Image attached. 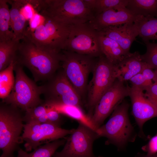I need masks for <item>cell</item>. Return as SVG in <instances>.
<instances>
[{
  "instance_id": "obj_24",
  "label": "cell",
  "mask_w": 157,
  "mask_h": 157,
  "mask_svg": "<svg viewBox=\"0 0 157 157\" xmlns=\"http://www.w3.org/2000/svg\"><path fill=\"white\" fill-rule=\"evenodd\" d=\"M66 141L65 138L56 140L39 147L30 153L19 148L17 150V157H51L60 147L65 144Z\"/></svg>"
},
{
  "instance_id": "obj_6",
  "label": "cell",
  "mask_w": 157,
  "mask_h": 157,
  "mask_svg": "<svg viewBox=\"0 0 157 157\" xmlns=\"http://www.w3.org/2000/svg\"><path fill=\"white\" fill-rule=\"evenodd\" d=\"M93 57L65 50L61 53L62 70L81 97L87 89L89 75L96 63Z\"/></svg>"
},
{
  "instance_id": "obj_8",
  "label": "cell",
  "mask_w": 157,
  "mask_h": 157,
  "mask_svg": "<svg viewBox=\"0 0 157 157\" xmlns=\"http://www.w3.org/2000/svg\"><path fill=\"white\" fill-rule=\"evenodd\" d=\"M64 50L93 57H99L102 54L99 32L89 22L71 26Z\"/></svg>"
},
{
  "instance_id": "obj_9",
  "label": "cell",
  "mask_w": 157,
  "mask_h": 157,
  "mask_svg": "<svg viewBox=\"0 0 157 157\" xmlns=\"http://www.w3.org/2000/svg\"><path fill=\"white\" fill-rule=\"evenodd\" d=\"M129 107V104L124 101L115 108L106 123L97 129L99 137H106L109 141L119 147L125 144L133 129L128 117Z\"/></svg>"
},
{
  "instance_id": "obj_29",
  "label": "cell",
  "mask_w": 157,
  "mask_h": 157,
  "mask_svg": "<svg viewBox=\"0 0 157 157\" xmlns=\"http://www.w3.org/2000/svg\"><path fill=\"white\" fill-rule=\"evenodd\" d=\"M16 63V60L12 61L7 67L0 71V86L6 85L13 88L15 81L13 72Z\"/></svg>"
},
{
  "instance_id": "obj_25",
  "label": "cell",
  "mask_w": 157,
  "mask_h": 157,
  "mask_svg": "<svg viewBox=\"0 0 157 157\" xmlns=\"http://www.w3.org/2000/svg\"><path fill=\"white\" fill-rule=\"evenodd\" d=\"M8 0H0V42L14 39L10 27V9L7 3Z\"/></svg>"
},
{
  "instance_id": "obj_11",
  "label": "cell",
  "mask_w": 157,
  "mask_h": 157,
  "mask_svg": "<svg viewBox=\"0 0 157 157\" xmlns=\"http://www.w3.org/2000/svg\"><path fill=\"white\" fill-rule=\"evenodd\" d=\"M74 129H62L50 124L31 122L24 124L22 136L25 142L24 146L26 151H30L42 144L64 138Z\"/></svg>"
},
{
  "instance_id": "obj_15",
  "label": "cell",
  "mask_w": 157,
  "mask_h": 157,
  "mask_svg": "<svg viewBox=\"0 0 157 157\" xmlns=\"http://www.w3.org/2000/svg\"><path fill=\"white\" fill-rule=\"evenodd\" d=\"M138 16L133 14L125 7L111 9L96 15L89 22L98 31L106 27L134 22Z\"/></svg>"
},
{
  "instance_id": "obj_30",
  "label": "cell",
  "mask_w": 157,
  "mask_h": 157,
  "mask_svg": "<svg viewBox=\"0 0 157 157\" xmlns=\"http://www.w3.org/2000/svg\"><path fill=\"white\" fill-rule=\"evenodd\" d=\"M50 109L44 102L25 112V115L24 116V122L26 123H28L44 115Z\"/></svg>"
},
{
  "instance_id": "obj_17",
  "label": "cell",
  "mask_w": 157,
  "mask_h": 157,
  "mask_svg": "<svg viewBox=\"0 0 157 157\" xmlns=\"http://www.w3.org/2000/svg\"><path fill=\"white\" fill-rule=\"evenodd\" d=\"M144 63L138 51L131 53L116 66V76L119 80L124 82L135 75L141 73Z\"/></svg>"
},
{
  "instance_id": "obj_37",
  "label": "cell",
  "mask_w": 157,
  "mask_h": 157,
  "mask_svg": "<svg viewBox=\"0 0 157 157\" xmlns=\"http://www.w3.org/2000/svg\"><path fill=\"white\" fill-rule=\"evenodd\" d=\"M142 157H157V153L156 154L152 155H147L146 156H144Z\"/></svg>"
},
{
  "instance_id": "obj_5",
  "label": "cell",
  "mask_w": 157,
  "mask_h": 157,
  "mask_svg": "<svg viewBox=\"0 0 157 157\" xmlns=\"http://www.w3.org/2000/svg\"><path fill=\"white\" fill-rule=\"evenodd\" d=\"M43 16V23L33 31L27 29L25 37L40 48L60 52L65 49L71 26Z\"/></svg>"
},
{
  "instance_id": "obj_28",
  "label": "cell",
  "mask_w": 157,
  "mask_h": 157,
  "mask_svg": "<svg viewBox=\"0 0 157 157\" xmlns=\"http://www.w3.org/2000/svg\"><path fill=\"white\" fill-rule=\"evenodd\" d=\"M60 115L56 110L50 109L48 112L44 115L28 123L33 122L40 124L49 123L60 127L62 123Z\"/></svg>"
},
{
  "instance_id": "obj_22",
  "label": "cell",
  "mask_w": 157,
  "mask_h": 157,
  "mask_svg": "<svg viewBox=\"0 0 157 157\" xmlns=\"http://www.w3.org/2000/svg\"><path fill=\"white\" fill-rule=\"evenodd\" d=\"M135 22L138 31V36L143 42L157 40V18L138 16Z\"/></svg>"
},
{
  "instance_id": "obj_34",
  "label": "cell",
  "mask_w": 157,
  "mask_h": 157,
  "mask_svg": "<svg viewBox=\"0 0 157 157\" xmlns=\"http://www.w3.org/2000/svg\"><path fill=\"white\" fill-rule=\"evenodd\" d=\"M141 73L147 80L153 81L154 83L157 82V75L154 70L150 68L145 63Z\"/></svg>"
},
{
  "instance_id": "obj_18",
  "label": "cell",
  "mask_w": 157,
  "mask_h": 157,
  "mask_svg": "<svg viewBox=\"0 0 157 157\" xmlns=\"http://www.w3.org/2000/svg\"><path fill=\"white\" fill-rule=\"evenodd\" d=\"M44 103L49 109L56 110L61 114L75 119L78 123H82L97 132V129L91 118L83 112L80 107L55 102L44 101Z\"/></svg>"
},
{
  "instance_id": "obj_38",
  "label": "cell",
  "mask_w": 157,
  "mask_h": 157,
  "mask_svg": "<svg viewBox=\"0 0 157 157\" xmlns=\"http://www.w3.org/2000/svg\"><path fill=\"white\" fill-rule=\"evenodd\" d=\"M157 75V69L154 70Z\"/></svg>"
},
{
  "instance_id": "obj_26",
  "label": "cell",
  "mask_w": 157,
  "mask_h": 157,
  "mask_svg": "<svg viewBox=\"0 0 157 157\" xmlns=\"http://www.w3.org/2000/svg\"><path fill=\"white\" fill-rule=\"evenodd\" d=\"M129 0H95L93 10L95 16L107 10L126 7Z\"/></svg>"
},
{
  "instance_id": "obj_1",
  "label": "cell",
  "mask_w": 157,
  "mask_h": 157,
  "mask_svg": "<svg viewBox=\"0 0 157 157\" xmlns=\"http://www.w3.org/2000/svg\"><path fill=\"white\" fill-rule=\"evenodd\" d=\"M20 42L17 62L28 68L35 82L46 81L60 67L61 53L40 48L26 37Z\"/></svg>"
},
{
  "instance_id": "obj_20",
  "label": "cell",
  "mask_w": 157,
  "mask_h": 157,
  "mask_svg": "<svg viewBox=\"0 0 157 157\" xmlns=\"http://www.w3.org/2000/svg\"><path fill=\"white\" fill-rule=\"evenodd\" d=\"M99 33L102 54L110 62L117 65L128 55L125 54L116 42L99 32Z\"/></svg>"
},
{
  "instance_id": "obj_23",
  "label": "cell",
  "mask_w": 157,
  "mask_h": 157,
  "mask_svg": "<svg viewBox=\"0 0 157 157\" xmlns=\"http://www.w3.org/2000/svg\"><path fill=\"white\" fill-rule=\"evenodd\" d=\"M20 42L15 39L0 42V71L7 67L16 60Z\"/></svg>"
},
{
  "instance_id": "obj_7",
  "label": "cell",
  "mask_w": 157,
  "mask_h": 157,
  "mask_svg": "<svg viewBox=\"0 0 157 157\" xmlns=\"http://www.w3.org/2000/svg\"><path fill=\"white\" fill-rule=\"evenodd\" d=\"M96 62L93 76L88 85L87 106L92 116L94 108L101 97L117 79L116 66L110 62L103 54Z\"/></svg>"
},
{
  "instance_id": "obj_14",
  "label": "cell",
  "mask_w": 157,
  "mask_h": 157,
  "mask_svg": "<svg viewBox=\"0 0 157 157\" xmlns=\"http://www.w3.org/2000/svg\"><path fill=\"white\" fill-rule=\"evenodd\" d=\"M144 90L141 88L132 85L129 95L131 101L133 114L140 129L146 122L157 117V107L146 98Z\"/></svg>"
},
{
  "instance_id": "obj_32",
  "label": "cell",
  "mask_w": 157,
  "mask_h": 157,
  "mask_svg": "<svg viewBox=\"0 0 157 157\" xmlns=\"http://www.w3.org/2000/svg\"><path fill=\"white\" fill-rule=\"evenodd\" d=\"M144 96L151 103L157 107V82L147 88Z\"/></svg>"
},
{
  "instance_id": "obj_19",
  "label": "cell",
  "mask_w": 157,
  "mask_h": 157,
  "mask_svg": "<svg viewBox=\"0 0 157 157\" xmlns=\"http://www.w3.org/2000/svg\"><path fill=\"white\" fill-rule=\"evenodd\" d=\"M24 2V0H8V3L11 4L10 9L11 28L14 34V39L19 41L25 37L27 28V20L21 10Z\"/></svg>"
},
{
  "instance_id": "obj_10",
  "label": "cell",
  "mask_w": 157,
  "mask_h": 157,
  "mask_svg": "<svg viewBox=\"0 0 157 157\" xmlns=\"http://www.w3.org/2000/svg\"><path fill=\"white\" fill-rule=\"evenodd\" d=\"M97 132L85 125L79 123L66 141L62 150L56 152L53 157H102L93 154V145L99 138Z\"/></svg>"
},
{
  "instance_id": "obj_12",
  "label": "cell",
  "mask_w": 157,
  "mask_h": 157,
  "mask_svg": "<svg viewBox=\"0 0 157 157\" xmlns=\"http://www.w3.org/2000/svg\"><path fill=\"white\" fill-rule=\"evenodd\" d=\"M41 86L44 101L58 102L81 107V97L62 70L55 74Z\"/></svg>"
},
{
  "instance_id": "obj_33",
  "label": "cell",
  "mask_w": 157,
  "mask_h": 157,
  "mask_svg": "<svg viewBox=\"0 0 157 157\" xmlns=\"http://www.w3.org/2000/svg\"><path fill=\"white\" fill-rule=\"evenodd\" d=\"M44 19L43 16L36 12L28 20L29 26L27 29L31 31H34L43 23Z\"/></svg>"
},
{
  "instance_id": "obj_16",
  "label": "cell",
  "mask_w": 157,
  "mask_h": 157,
  "mask_svg": "<svg viewBox=\"0 0 157 157\" xmlns=\"http://www.w3.org/2000/svg\"><path fill=\"white\" fill-rule=\"evenodd\" d=\"M98 31L116 42L127 55L131 53V46L139 35L138 26L135 22L109 26Z\"/></svg>"
},
{
  "instance_id": "obj_35",
  "label": "cell",
  "mask_w": 157,
  "mask_h": 157,
  "mask_svg": "<svg viewBox=\"0 0 157 157\" xmlns=\"http://www.w3.org/2000/svg\"><path fill=\"white\" fill-rule=\"evenodd\" d=\"M147 155H152L157 153V134L150 140L147 148Z\"/></svg>"
},
{
  "instance_id": "obj_31",
  "label": "cell",
  "mask_w": 157,
  "mask_h": 157,
  "mask_svg": "<svg viewBox=\"0 0 157 157\" xmlns=\"http://www.w3.org/2000/svg\"><path fill=\"white\" fill-rule=\"evenodd\" d=\"M129 81L132 85L141 88L144 90L154 83L153 82L147 80L141 73L134 76Z\"/></svg>"
},
{
  "instance_id": "obj_2",
  "label": "cell",
  "mask_w": 157,
  "mask_h": 157,
  "mask_svg": "<svg viewBox=\"0 0 157 157\" xmlns=\"http://www.w3.org/2000/svg\"><path fill=\"white\" fill-rule=\"evenodd\" d=\"M35 8L41 15L69 26L89 22L95 16L85 0H36Z\"/></svg>"
},
{
  "instance_id": "obj_13",
  "label": "cell",
  "mask_w": 157,
  "mask_h": 157,
  "mask_svg": "<svg viewBox=\"0 0 157 157\" xmlns=\"http://www.w3.org/2000/svg\"><path fill=\"white\" fill-rule=\"evenodd\" d=\"M124 82L117 79L95 106L91 119L97 129L119 103L129 96L130 87Z\"/></svg>"
},
{
  "instance_id": "obj_36",
  "label": "cell",
  "mask_w": 157,
  "mask_h": 157,
  "mask_svg": "<svg viewBox=\"0 0 157 157\" xmlns=\"http://www.w3.org/2000/svg\"><path fill=\"white\" fill-rule=\"evenodd\" d=\"M12 88L8 86H0V97L2 100L6 98L10 94Z\"/></svg>"
},
{
  "instance_id": "obj_3",
  "label": "cell",
  "mask_w": 157,
  "mask_h": 157,
  "mask_svg": "<svg viewBox=\"0 0 157 157\" xmlns=\"http://www.w3.org/2000/svg\"><path fill=\"white\" fill-rule=\"evenodd\" d=\"M18 108L2 102L0 105V157H14V152L24 141L21 134L24 129V116Z\"/></svg>"
},
{
  "instance_id": "obj_27",
  "label": "cell",
  "mask_w": 157,
  "mask_h": 157,
  "mask_svg": "<svg viewBox=\"0 0 157 157\" xmlns=\"http://www.w3.org/2000/svg\"><path fill=\"white\" fill-rule=\"evenodd\" d=\"M147 48L146 53L141 55L142 61L147 63L151 69H157V43L149 41L144 42Z\"/></svg>"
},
{
  "instance_id": "obj_4",
  "label": "cell",
  "mask_w": 157,
  "mask_h": 157,
  "mask_svg": "<svg viewBox=\"0 0 157 157\" xmlns=\"http://www.w3.org/2000/svg\"><path fill=\"white\" fill-rule=\"evenodd\" d=\"M14 71L15 72V83L9 95L2 102L15 106L22 111L43 104L41 86H38L26 75L23 66L16 63Z\"/></svg>"
},
{
  "instance_id": "obj_21",
  "label": "cell",
  "mask_w": 157,
  "mask_h": 157,
  "mask_svg": "<svg viewBox=\"0 0 157 157\" xmlns=\"http://www.w3.org/2000/svg\"><path fill=\"white\" fill-rule=\"evenodd\" d=\"M126 8L136 16L157 18V0H129Z\"/></svg>"
}]
</instances>
